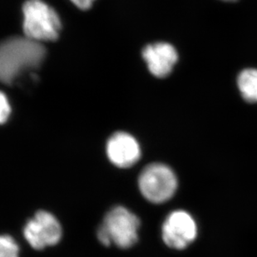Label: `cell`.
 I'll list each match as a JSON object with an SVG mask.
<instances>
[{
    "label": "cell",
    "instance_id": "cell-1",
    "mask_svg": "<svg viewBox=\"0 0 257 257\" xmlns=\"http://www.w3.org/2000/svg\"><path fill=\"white\" fill-rule=\"evenodd\" d=\"M46 49L39 42L24 37H14L3 42L0 49V78L10 84L25 71L39 68Z\"/></svg>",
    "mask_w": 257,
    "mask_h": 257
},
{
    "label": "cell",
    "instance_id": "cell-2",
    "mask_svg": "<svg viewBox=\"0 0 257 257\" xmlns=\"http://www.w3.org/2000/svg\"><path fill=\"white\" fill-rule=\"evenodd\" d=\"M24 33L37 42L54 41L58 38L61 22L58 15L42 0H27L23 6Z\"/></svg>",
    "mask_w": 257,
    "mask_h": 257
},
{
    "label": "cell",
    "instance_id": "cell-3",
    "mask_svg": "<svg viewBox=\"0 0 257 257\" xmlns=\"http://www.w3.org/2000/svg\"><path fill=\"white\" fill-rule=\"evenodd\" d=\"M139 186L146 199L153 203H163L171 199L177 191V177L168 166L153 163L141 172Z\"/></svg>",
    "mask_w": 257,
    "mask_h": 257
},
{
    "label": "cell",
    "instance_id": "cell-4",
    "mask_svg": "<svg viewBox=\"0 0 257 257\" xmlns=\"http://www.w3.org/2000/svg\"><path fill=\"white\" fill-rule=\"evenodd\" d=\"M111 242L122 249L131 247L139 240L140 221L123 206H116L107 214L101 226Z\"/></svg>",
    "mask_w": 257,
    "mask_h": 257
},
{
    "label": "cell",
    "instance_id": "cell-5",
    "mask_svg": "<svg viewBox=\"0 0 257 257\" xmlns=\"http://www.w3.org/2000/svg\"><path fill=\"white\" fill-rule=\"evenodd\" d=\"M24 235L35 250L56 245L62 236V228L56 217L48 211H39L28 221Z\"/></svg>",
    "mask_w": 257,
    "mask_h": 257
},
{
    "label": "cell",
    "instance_id": "cell-6",
    "mask_svg": "<svg viewBox=\"0 0 257 257\" xmlns=\"http://www.w3.org/2000/svg\"><path fill=\"white\" fill-rule=\"evenodd\" d=\"M162 235L168 246L175 250H182L197 237V224L187 211H172L163 223Z\"/></svg>",
    "mask_w": 257,
    "mask_h": 257
},
{
    "label": "cell",
    "instance_id": "cell-7",
    "mask_svg": "<svg viewBox=\"0 0 257 257\" xmlns=\"http://www.w3.org/2000/svg\"><path fill=\"white\" fill-rule=\"evenodd\" d=\"M107 157L120 168H130L139 160L141 149L136 139L126 133L113 134L107 144Z\"/></svg>",
    "mask_w": 257,
    "mask_h": 257
},
{
    "label": "cell",
    "instance_id": "cell-8",
    "mask_svg": "<svg viewBox=\"0 0 257 257\" xmlns=\"http://www.w3.org/2000/svg\"><path fill=\"white\" fill-rule=\"evenodd\" d=\"M143 57L148 69L157 78H165L170 74L177 61L176 49L167 43H157L146 46Z\"/></svg>",
    "mask_w": 257,
    "mask_h": 257
},
{
    "label": "cell",
    "instance_id": "cell-9",
    "mask_svg": "<svg viewBox=\"0 0 257 257\" xmlns=\"http://www.w3.org/2000/svg\"><path fill=\"white\" fill-rule=\"evenodd\" d=\"M237 86L246 102H257V69L243 70L238 76Z\"/></svg>",
    "mask_w": 257,
    "mask_h": 257
},
{
    "label": "cell",
    "instance_id": "cell-10",
    "mask_svg": "<svg viewBox=\"0 0 257 257\" xmlns=\"http://www.w3.org/2000/svg\"><path fill=\"white\" fill-rule=\"evenodd\" d=\"M20 248L15 239L10 235L0 238V257H19Z\"/></svg>",
    "mask_w": 257,
    "mask_h": 257
},
{
    "label": "cell",
    "instance_id": "cell-11",
    "mask_svg": "<svg viewBox=\"0 0 257 257\" xmlns=\"http://www.w3.org/2000/svg\"><path fill=\"white\" fill-rule=\"evenodd\" d=\"M11 112L10 102L7 97L5 96L4 92H1L0 97V121L1 123H5L7 121L9 116Z\"/></svg>",
    "mask_w": 257,
    "mask_h": 257
},
{
    "label": "cell",
    "instance_id": "cell-12",
    "mask_svg": "<svg viewBox=\"0 0 257 257\" xmlns=\"http://www.w3.org/2000/svg\"><path fill=\"white\" fill-rule=\"evenodd\" d=\"M80 10H88L94 0H71Z\"/></svg>",
    "mask_w": 257,
    "mask_h": 257
},
{
    "label": "cell",
    "instance_id": "cell-13",
    "mask_svg": "<svg viewBox=\"0 0 257 257\" xmlns=\"http://www.w3.org/2000/svg\"><path fill=\"white\" fill-rule=\"evenodd\" d=\"M225 1H234V0H225Z\"/></svg>",
    "mask_w": 257,
    "mask_h": 257
}]
</instances>
